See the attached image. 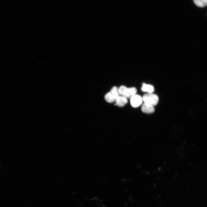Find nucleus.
Returning a JSON list of instances; mask_svg holds the SVG:
<instances>
[{"mask_svg": "<svg viewBox=\"0 0 207 207\" xmlns=\"http://www.w3.org/2000/svg\"><path fill=\"white\" fill-rule=\"evenodd\" d=\"M120 94L126 98H130L136 94L137 90L134 87L127 88L124 86H121L119 88Z\"/></svg>", "mask_w": 207, "mask_h": 207, "instance_id": "obj_1", "label": "nucleus"}, {"mask_svg": "<svg viewBox=\"0 0 207 207\" xmlns=\"http://www.w3.org/2000/svg\"><path fill=\"white\" fill-rule=\"evenodd\" d=\"M144 103L154 106L158 103L159 98L158 95L152 93H148L144 95L142 97Z\"/></svg>", "mask_w": 207, "mask_h": 207, "instance_id": "obj_2", "label": "nucleus"}, {"mask_svg": "<svg viewBox=\"0 0 207 207\" xmlns=\"http://www.w3.org/2000/svg\"><path fill=\"white\" fill-rule=\"evenodd\" d=\"M119 94V88L114 86L112 88L110 92L105 95L104 98L107 102L111 103L115 101Z\"/></svg>", "mask_w": 207, "mask_h": 207, "instance_id": "obj_3", "label": "nucleus"}, {"mask_svg": "<svg viewBox=\"0 0 207 207\" xmlns=\"http://www.w3.org/2000/svg\"><path fill=\"white\" fill-rule=\"evenodd\" d=\"M130 98L131 105L133 107H137L142 103L143 101L142 98L139 95L135 94Z\"/></svg>", "mask_w": 207, "mask_h": 207, "instance_id": "obj_4", "label": "nucleus"}, {"mask_svg": "<svg viewBox=\"0 0 207 207\" xmlns=\"http://www.w3.org/2000/svg\"><path fill=\"white\" fill-rule=\"evenodd\" d=\"M143 112L147 114H151L155 111L154 106L144 103L141 107Z\"/></svg>", "mask_w": 207, "mask_h": 207, "instance_id": "obj_5", "label": "nucleus"}, {"mask_svg": "<svg viewBox=\"0 0 207 207\" xmlns=\"http://www.w3.org/2000/svg\"><path fill=\"white\" fill-rule=\"evenodd\" d=\"M115 101L116 105L120 107L124 106L128 102L127 98L122 96H119Z\"/></svg>", "mask_w": 207, "mask_h": 207, "instance_id": "obj_6", "label": "nucleus"}, {"mask_svg": "<svg viewBox=\"0 0 207 207\" xmlns=\"http://www.w3.org/2000/svg\"><path fill=\"white\" fill-rule=\"evenodd\" d=\"M144 92H147L148 93H152L154 91L153 87L150 85L143 84L141 89Z\"/></svg>", "mask_w": 207, "mask_h": 207, "instance_id": "obj_7", "label": "nucleus"}, {"mask_svg": "<svg viewBox=\"0 0 207 207\" xmlns=\"http://www.w3.org/2000/svg\"><path fill=\"white\" fill-rule=\"evenodd\" d=\"M193 1L196 5L200 7H204L207 5V0H193Z\"/></svg>", "mask_w": 207, "mask_h": 207, "instance_id": "obj_8", "label": "nucleus"}]
</instances>
